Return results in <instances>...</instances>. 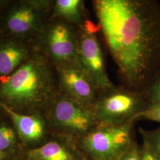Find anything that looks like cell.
Listing matches in <instances>:
<instances>
[{
    "instance_id": "6da1fadb",
    "label": "cell",
    "mask_w": 160,
    "mask_h": 160,
    "mask_svg": "<svg viewBox=\"0 0 160 160\" xmlns=\"http://www.w3.org/2000/svg\"><path fill=\"white\" fill-rule=\"evenodd\" d=\"M122 84L145 92L160 74V4L155 0L92 1Z\"/></svg>"
},
{
    "instance_id": "7a4b0ae2",
    "label": "cell",
    "mask_w": 160,
    "mask_h": 160,
    "mask_svg": "<svg viewBox=\"0 0 160 160\" xmlns=\"http://www.w3.org/2000/svg\"><path fill=\"white\" fill-rule=\"evenodd\" d=\"M58 93L55 69L34 47L12 74L0 78V102L18 113H45Z\"/></svg>"
},
{
    "instance_id": "3957f363",
    "label": "cell",
    "mask_w": 160,
    "mask_h": 160,
    "mask_svg": "<svg viewBox=\"0 0 160 160\" xmlns=\"http://www.w3.org/2000/svg\"><path fill=\"white\" fill-rule=\"evenodd\" d=\"M54 1H9L0 14V34L32 43L50 18Z\"/></svg>"
},
{
    "instance_id": "277c9868",
    "label": "cell",
    "mask_w": 160,
    "mask_h": 160,
    "mask_svg": "<svg viewBox=\"0 0 160 160\" xmlns=\"http://www.w3.org/2000/svg\"><path fill=\"white\" fill-rule=\"evenodd\" d=\"M135 122L100 125L76 144L87 160H119L137 142Z\"/></svg>"
},
{
    "instance_id": "5b68a950",
    "label": "cell",
    "mask_w": 160,
    "mask_h": 160,
    "mask_svg": "<svg viewBox=\"0 0 160 160\" xmlns=\"http://www.w3.org/2000/svg\"><path fill=\"white\" fill-rule=\"evenodd\" d=\"M54 135L77 143L88 133L102 125L94 112L58 92L45 112Z\"/></svg>"
},
{
    "instance_id": "8992f818",
    "label": "cell",
    "mask_w": 160,
    "mask_h": 160,
    "mask_svg": "<svg viewBox=\"0 0 160 160\" xmlns=\"http://www.w3.org/2000/svg\"><path fill=\"white\" fill-rule=\"evenodd\" d=\"M149 104L145 92L113 86L100 92L93 110L102 125H122L136 121Z\"/></svg>"
},
{
    "instance_id": "52a82bcc",
    "label": "cell",
    "mask_w": 160,
    "mask_h": 160,
    "mask_svg": "<svg viewBox=\"0 0 160 160\" xmlns=\"http://www.w3.org/2000/svg\"><path fill=\"white\" fill-rule=\"evenodd\" d=\"M78 29L61 18H49L32 44L55 67L78 61Z\"/></svg>"
},
{
    "instance_id": "ba28073f",
    "label": "cell",
    "mask_w": 160,
    "mask_h": 160,
    "mask_svg": "<svg viewBox=\"0 0 160 160\" xmlns=\"http://www.w3.org/2000/svg\"><path fill=\"white\" fill-rule=\"evenodd\" d=\"M89 21L78 29V61L81 68L102 91L113 85L107 72L106 59L96 31Z\"/></svg>"
},
{
    "instance_id": "9c48e42d",
    "label": "cell",
    "mask_w": 160,
    "mask_h": 160,
    "mask_svg": "<svg viewBox=\"0 0 160 160\" xmlns=\"http://www.w3.org/2000/svg\"><path fill=\"white\" fill-rule=\"evenodd\" d=\"M54 68L58 92L93 110L101 90L81 68L78 61L65 63Z\"/></svg>"
},
{
    "instance_id": "30bf717a",
    "label": "cell",
    "mask_w": 160,
    "mask_h": 160,
    "mask_svg": "<svg viewBox=\"0 0 160 160\" xmlns=\"http://www.w3.org/2000/svg\"><path fill=\"white\" fill-rule=\"evenodd\" d=\"M0 108L10 118L20 137L26 141L41 142L46 138L48 133L51 131L45 113H18L1 102Z\"/></svg>"
},
{
    "instance_id": "8fae6325",
    "label": "cell",
    "mask_w": 160,
    "mask_h": 160,
    "mask_svg": "<svg viewBox=\"0 0 160 160\" xmlns=\"http://www.w3.org/2000/svg\"><path fill=\"white\" fill-rule=\"evenodd\" d=\"M33 50L32 43L0 34V78L12 74Z\"/></svg>"
},
{
    "instance_id": "7c38bea8",
    "label": "cell",
    "mask_w": 160,
    "mask_h": 160,
    "mask_svg": "<svg viewBox=\"0 0 160 160\" xmlns=\"http://www.w3.org/2000/svg\"><path fill=\"white\" fill-rule=\"evenodd\" d=\"M28 156L32 160H87L76 142L58 136L30 150Z\"/></svg>"
},
{
    "instance_id": "4fadbf2b",
    "label": "cell",
    "mask_w": 160,
    "mask_h": 160,
    "mask_svg": "<svg viewBox=\"0 0 160 160\" xmlns=\"http://www.w3.org/2000/svg\"><path fill=\"white\" fill-rule=\"evenodd\" d=\"M58 18L78 28L89 22L88 12L82 0H55L50 18Z\"/></svg>"
},
{
    "instance_id": "5bb4252c",
    "label": "cell",
    "mask_w": 160,
    "mask_h": 160,
    "mask_svg": "<svg viewBox=\"0 0 160 160\" xmlns=\"http://www.w3.org/2000/svg\"><path fill=\"white\" fill-rule=\"evenodd\" d=\"M138 131L142 138V143L147 145L160 157V127L153 130H147L139 128Z\"/></svg>"
},
{
    "instance_id": "9a60e30c",
    "label": "cell",
    "mask_w": 160,
    "mask_h": 160,
    "mask_svg": "<svg viewBox=\"0 0 160 160\" xmlns=\"http://www.w3.org/2000/svg\"><path fill=\"white\" fill-rule=\"evenodd\" d=\"M16 135L14 130L7 125H0V151H4L10 148L14 143Z\"/></svg>"
},
{
    "instance_id": "2e32d148",
    "label": "cell",
    "mask_w": 160,
    "mask_h": 160,
    "mask_svg": "<svg viewBox=\"0 0 160 160\" xmlns=\"http://www.w3.org/2000/svg\"><path fill=\"white\" fill-rule=\"evenodd\" d=\"M151 120L160 123V104H149L138 116V120Z\"/></svg>"
},
{
    "instance_id": "e0dca14e",
    "label": "cell",
    "mask_w": 160,
    "mask_h": 160,
    "mask_svg": "<svg viewBox=\"0 0 160 160\" xmlns=\"http://www.w3.org/2000/svg\"><path fill=\"white\" fill-rule=\"evenodd\" d=\"M145 92L149 104H160V74L152 81Z\"/></svg>"
},
{
    "instance_id": "ac0fdd59",
    "label": "cell",
    "mask_w": 160,
    "mask_h": 160,
    "mask_svg": "<svg viewBox=\"0 0 160 160\" xmlns=\"http://www.w3.org/2000/svg\"><path fill=\"white\" fill-rule=\"evenodd\" d=\"M138 155L139 160H160V157L145 143L138 146Z\"/></svg>"
},
{
    "instance_id": "d6986e66",
    "label": "cell",
    "mask_w": 160,
    "mask_h": 160,
    "mask_svg": "<svg viewBox=\"0 0 160 160\" xmlns=\"http://www.w3.org/2000/svg\"><path fill=\"white\" fill-rule=\"evenodd\" d=\"M138 146L137 142L126 154L123 155L119 160H139L138 155Z\"/></svg>"
},
{
    "instance_id": "ffe728a7",
    "label": "cell",
    "mask_w": 160,
    "mask_h": 160,
    "mask_svg": "<svg viewBox=\"0 0 160 160\" xmlns=\"http://www.w3.org/2000/svg\"><path fill=\"white\" fill-rule=\"evenodd\" d=\"M9 1L7 0H0V14L5 8V7L7 6V4L8 3Z\"/></svg>"
},
{
    "instance_id": "44dd1931",
    "label": "cell",
    "mask_w": 160,
    "mask_h": 160,
    "mask_svg": "<svg viewBox=\"0 0 160 160\" xmlns=\"http://www.w3.org/2000/svg\"><path fill=\"white\" fill-rule=\"evenodd\" d=\"M5 157V153L0 151V160H2Z\"/></svg>"
}]
</instances>
